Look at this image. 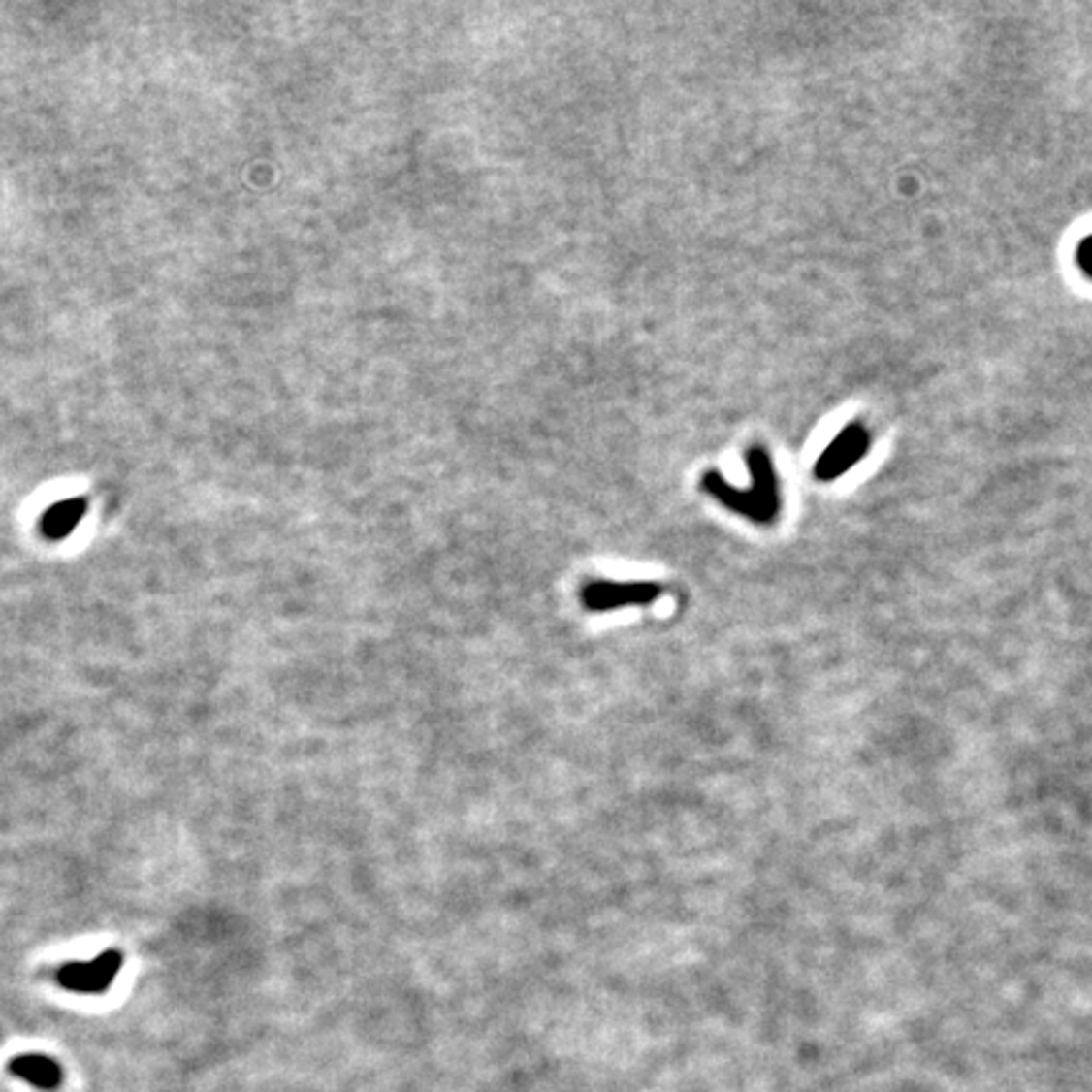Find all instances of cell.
I'll return each instance as SVG.
<instances>
[{
    "mask_svg": "<svg viewBox=\"0 0 1092 1092\" xmlns=\"http://www.w3.org/2000/svg\"><path fill=\"white\" fill-rule=\"evenodd\" d=\"M746 468H749V478H752V489H736L716 470L700 478V489L708 496H714L716 501L723 503L733 514L744 516L754 524H761V527H771L782 511V494H779V478L769 450L761 448V445H752L746 450Z\"/></svg>",
    "mask_w": 1092,
    "mask_h": 1092,
    "instance_id": "1",
    "label": "cell"
},
{
    "mask_svg": "<svg viewBox=\"0 0 1092 1092\" xmlns=\"http://www.w3.org/2000/svg\"><path fill=\"white\" fill-rule=\"evenodd\" d=\"M662 594L658 582H610V579H592L582 587L579 599L590 612H615L630 604H653Z\"/></svg>",
    "mask_w": 1092,
    "mask_h": 1092,
    "instance_id": "2",
    "label": "cell"
},
{
    "mask_svg": "<svg viewBox=\"0 0 1092 1092\" xmlns=\"http://www.w3.org/2000/svg\"><path fill=\"white\" fill-rule=\"evenodd\" d=\"M870 450V433L862 423H850L815 463L817 481H837Z\"/></svg>",
    "mask_w": 1092,
    "mask_h": 1092,
    "instance_id": "3",
    "label": "cell"
},
{
    "mask_svg": "<svg viewBox=\"0 0 1092 1092\" xmlns=\"http://www.w3.org/2000/svg\"><path fill=\"white\" fill-rule=\"evenodd\" d=\"M122 953L116 948L104 951L89 964H66L58 969V983L79 994H104L122 969Z\"/></svg>",
    "mask_w": 1092,
    "mask_h": 1092,
    "instance_id": "4",
    "label": "cell"
},
{
    "mask_svg": "<svg viewBox=\"0 0 1092 1092\" xmlns=\"http://www.w3.org/2000/svg\"><path fill=\"white\" fill-rule=\"evenodd\" d=\"M8 1070H11V1075L26 1079V1082H31L33 1087H41V1090H56L61 1085V1079H64L61 1067L51 1057H44V1054H20V1057L11 1060Z\"/></svg>",
    "mask_w": 1092,
    "mask_h": 1092,
    "instance_id": "5",
    "label": "cell"
},
{
    "mask_svg": "<svg viewBox=\"0 0 1092 1092\" xmlns=\"http://www.w3.org/2000/svg\"><path fill=\"white\" fill-rule=\"evenodd\" d=\"M86 514V501L81 498H71V501H61L56 506H51L41 519V529L48 539H64L74 531L81 516Z\"/></svg>",
    "mask_w": 1092,
    "mask_h": 1092,
    "instance_id": "6",
    "label": "cell"
},
{
    "mask_svg": "<svg viewBox=\"0 0 1092 1092\" xmlns=\"http://www.w3.org/2000/svg\"><path fill=\"white\" fill-rule=\"evenodd\" d=\"M1077 266L1087 278H1092V236L1082 239V243L1077 245Z\"/></svg>",
    "mask_w": 1092,
    "mask_h": 1092,
    "instance_id": "7",
    "label": "cell"
}]
</instances>
